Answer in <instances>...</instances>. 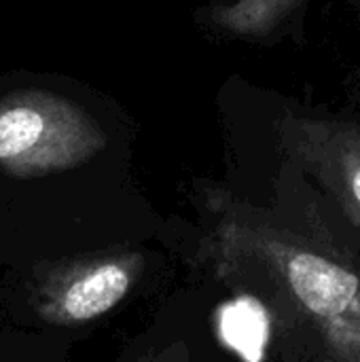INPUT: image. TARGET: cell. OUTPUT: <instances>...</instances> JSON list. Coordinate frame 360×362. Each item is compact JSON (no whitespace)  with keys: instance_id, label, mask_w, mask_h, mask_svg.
<instances>
[{"instance_id":"obj_4","label":"cell","mask_w":360,"mask_h":362,"mask_svg":"<svg viewBox=\"0 0 360 362\" xmlns=\"http://www.w3.org/2000/svg\"><path fill=\"white\" fill-rule=\"evenodd\" d=\"M284 148L329 191L360 231V127L337 119L289 117Z\"/></svg>"},{"instance_id":"obj_1","label":"cell","mask_w":360,"mask_h":362,"mask_svg":"<svg viewBox=\"0 0 360 362\" xmlns=\"http://www.w3.org/2000/svg\"><path fill=\"white\" fill-rule=\"evenodd\" d=\"M208 240L216 263L252 267L316 325L329 356L360 362V269L244 202L219 193Z\"/></svg>"},{"instance_id":"obj_6","label":"cell","mask_w":360,"mask_h":362,"mask_svg":"<svg viewBox=\"0 0 360 362\" xmlns=\"http://www.w3.org/2000/svg\"><path fill=\"white\" fill-rule=\"evenodd\" d=\"M318 362H339V361H335V358H333V356H325V358H323V361H318Z\"/></svg>"},{"instance_id":"obj_7","label":"cell","mask_w":360,"mask_h":362,"mask_svg":"<svg viewBox=\"0 0 360 362\" xmlns=\"http://www.w3.org/2000/svg\"><path fill=\"white\" fill-rule=\"evenodd\" d=\"M138 362H153V356H144V358H140Z\"/></svg>"},{"instance_id":"obj_5","label":"cell","mask_w":360,"mask_h":362,"mask_svg":"<svg viewBox=\"0 0 360 362\" xmlns=\"http://www.w3.org/2000/svg\"><path fill=\"white\" fill-rule=\"evenodd\" d=\"M303 0H231L210 8L208 23L229 38H265L278 30Z\"/></svg>"},{"instance_id":"obj_2","label":"cell","mask_w":360,"mask_h":362,"mask_svg":"<svg viewBox=\"0 0 360 362\" xmlns=\"http://www.w3.org/2000/svg\"><path fill=\"white\" fill-rule=\"evenodd\" d=\"M106 146L102 127L74 102L42 89L0 100V168L19 178L76 168Z\"/></svg>"},{"instance_id":"obj_3","label":"cell","mask_w":360,"mask_h":362,"mask_svg":"<svg viewBox=\"0 0 360 362\" xmlns=\"http://www.w3.org/2000/svg\"><path fill=\"white\" fill-rule=\"evenodd\" d=\"M142 269L144 257L136 250L59 261L38 276L34 308L45 322L55 327L91 322L129 295Z\"/></svg>"},{"instance_id":"obj_8","label":"cell","mask_w":360,"mask_h":362,"mask_svg":"<svg viewBox=\"0 0 360 362\" xmlns=\"http://www.w3.org/2000/svg\"><path fill=\"white\" fill-rule=\"evenodd\" d=\"M153 362H155V361H153Z\"/></svg>"}]
</instances>
